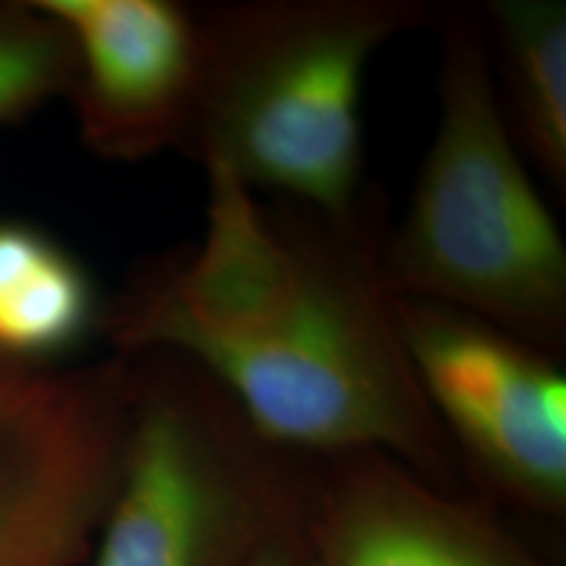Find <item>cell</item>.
Segmentation results:
<instances>
[{
  "instance_id": "cell-10",
  "label": "cell",
  "mask_w": 566,
  "mask_h": 566,
  "mask_svg": "<svg viewBox=\"0 0 566 566\" xmlns=\"http://www.w3.org/2000/svg\"><path fill=\"white\" fill-rule=\"evenodd\" d=\"M92 275L66 247L21 221H0V357L55 365L101 331Z\"/></svg>"
},
{
  "instance_id": "cell-8",
  "label": "cell",
  "mask_w": 566,
  "mask_h": 566,
  "mask_svg": "<svg viewBox=\"0 0 566 566\" xmlns=\"http://www.w3.org/2000/svg\"><path fill=\"white\" fill-rule=\"evenodd\" d=\"M302 533L310 566H548L483 501L380 451L313 457Z\"/></svg>"
},
{
  "instance_id": "cell-5",
  "label": "cell",
  "mask_w": 566,
  "mask_h": 566,
  "mask_svg": "<svg viewBox=\"0 0 566 566\" xmlns=\"http://www.w3.org/2000/svg\"><path fill=\"white\" fill-rule=\"evenodd\" d=\"M129 359L87 367L0 357V566H82L116 491Z\"/></svg>"
},
{
  "instance_id": "cell-12",
  "label": "cell",
  "mask_w": 566,
  "mask_h": 566,
  "mask_svg": "<svg viewBox=\"0 0 566 566\" xmlns=\"http://www.w3.org/2000/svg\"><path fill=\"white\" fill-rule=\"evenodd\" d=\"M244 566H310L307 543L302 533V516L292 525L275 533L258 546Z\"/></svg>"
},
{
  "instance_id": "cell-3",
  "label": "cell",
  "mask_w": 566,
  "mask_h": 566,
  "mask_svg": "<svg viewBox=\"0 0 566 566\" xmlns=\"http://www.w3.org/2000/svg\"><path fill=\"white\" fill-rule=\"evenodd\" d=\"M438 126L380 271L391 296L443 304L564 357L566 247L504 122L480 9L441 6Z\"/></svg>"
},
{
  "instance_id": "cell-6",
  "label": "cell",
  "mask_w": 566,
  "mask_h": 566,
  "mask_svg": "<svg viewBox=\"0 0 566 566\" xmlns=\"http://www.w3.org/2000/svg\"><path fill=\"white\" fill-rule=\"evenodd\" d=\"M391 304L424 401L459 462L512 504L564 514L562 365L459 310L405 296Z\"/></svg>"
},
{
  "instance_id": "cell-9",
  "label": "cell",
  "mask_w": 566,
  "mask_h": 566,
  "mask_svg": "<svg viewBox=\"0 0 566 566\" xmlns=\"http://www.w3.org/2000/svg\"><path fill=\"white\" fill-rule=\"evenodd\" d=\"M501 71V113L522 158L566 197V6L491 0L480 9ZM525 160V163H527Z\"/></svg>"
},
{
  "instance_id": "cell-1",
  "label": "cell",
  "mask_w": 566,
  "mask_h": 566,
  "mask_svg": "<svg viewBox=\"0 0 566 566\" xmlns=\"http://www.w3.org/2000/svg\"><path fill=\"white\" fill-rule=\"evenodd\" d=\"M205 176L200 247L142 265L103 304L116 354L189 359L283 449L380 451L449 491L459 459L399 336L384 221L367 205L346 221L263 205L221 168Z\"/></svg>"
},
{
  "instance_id": "cell-7",
  "label": "cell",
  "mask_w": 566,
  "mask_h": 566,
  "mask_svg": "<svg viewBox=\"0 0 566 566\" xmlns=\"http://www.w3.org/2000/svg\"><path fill=\"white\" fill-rule=\"evenodd\" d=\"M74 45L66 101L97 158L181 150L202 82L197 6L176 0H38Z\"/></svg>"
},
{
  "instance_id": "cell-4",
  "label": "cell",
  "mask_w": 566,
  "mask_h": 566,
  "mask_svg": "<svg viewBox=\"0 0 566 566\" xmlns=\"http://www.w3.org/2000/svg\"><path fill=\"white\" fill-rule=\"evenodd\" d=\"M129 359V430L92 566H244L304 512L313 457L275 446L202 367Z\"/></svg>"
},
{
  "instance_id": "cell-2",
  "label": "cell",
  "mask_w": 566,
  "mask_h": 566,
  "mask_svg": "<svg viewBox=\"0 0 566 566\" xmlns=\"http://www.w3.org/2000/svg\"><path fill=\"white\" fill-rule=\"evenodd\" d=\"M202 82L184 155L334 221L365 208L359 101L396 34L436 24L428 0H244L197 6Z\"/></svg>"
},
{
  "instance_id": "cell-11",
  "label": "cell",
  "mask_w": 566,
  "mask_h": 566,
  "mask_svg": "<svg viewBox=\"0 0 566 566\" xmlns=\"http://www.w3.org/2000/svg\"><path fill=\"white\" fill-rule=\"evenodd\" d=\"M76 55L69 34L38 0L0 3V124H17L66 97Z\"/></svg>"
}]
</instances>
